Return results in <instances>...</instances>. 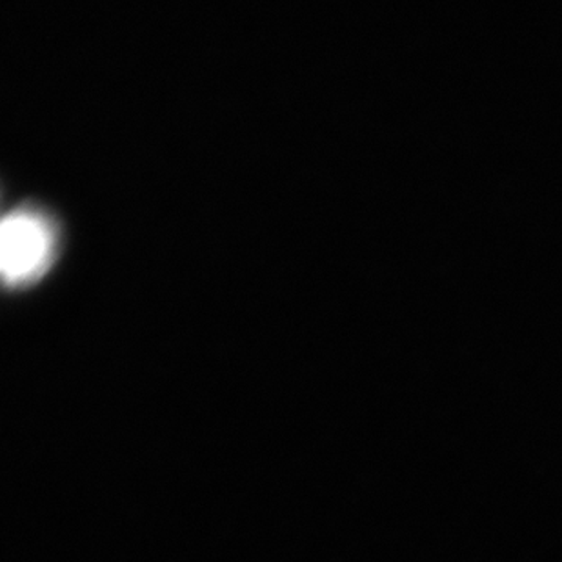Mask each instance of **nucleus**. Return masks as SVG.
<instances>
[{
	"instance_id": "1",
	"label": "nucleus",
	"mask_w": 562,
	"mask_h": 562,
	"mask_svg": "<svg viewBox=\"0 0 562 562\" xmlns=\"http://www.w3.org/2000/svg\"><path fill=\"white\" fill-rule=\"evenodd\" d=\"M57 251V229L43 212L19 207L0 228V266L5 284L22 286L44 276Z\"/></svg>"
}]
</instances>
